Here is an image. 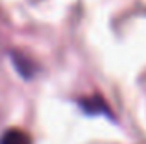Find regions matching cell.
Wrapping results in <instances>:
<instances>
[{
  "mask_svg": "<svg viewBox=\"0 0 146 144\" xmlns=\"http://www.w3.org/2000/svg\"><path fill=\"white\" fill-rule=\"evenodd\" d=\"M0 144H33V139L26 131L12 127L0 136Z\"/></svg>",
  "mask_w": 146,
  "mask_h": 144,
  "instance_id": "6da1fadb",
  "label": "cell"
},
{
  "mask_svg": "<svg viewBox=\"0 0 146 144\" xmlns=\"http://www.w3.org/2000/svg\"><path fill=\"white\" fill-rule=\"evenodd\" d=\"M82 107H83L85 112H88V114H100L104 108H107L106 105H104V100L99 98V97L83 100V102H82Z\"/></svg>",
  "mask_w": 146,
  "mask_h": 144,
  "instance_id": "7a4b0ae2",
  "label": "cell"
}]
</instances>
